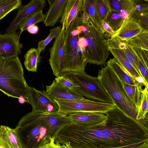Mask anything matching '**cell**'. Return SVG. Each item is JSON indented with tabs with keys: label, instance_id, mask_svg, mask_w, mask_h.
I'll return each mask as SVG.
<instances>
[{
	"label": "cell",
	"instance_id": "ac0fdd59",
	"mask_svg": "<svg viewBox=\"0 0 148 148\" xmlns=\"http://www.w3.org/2000/svg\"><path fill=\"white\" fill-rule=\"evenodd\" d=\"M110 10L118 13L124 19L132 17L135 8L134 0H107Z\"/></svg>",
	"mask_w": 148,
	"mask_h": 148
},
{
	"label": "cell",
	"instance_id": "9c48e42d",
	"mask_svg": "<svg viewBox=\"0 0 148 148\" xmlns=\"http://www.w3.org/2000/svg\"><path fill=\"white\" fill-rule=\"evenodd\" d=\"M29 103L32 108V111L43 112H58V106L45 92L40 91L28 85L27 87Z\"/></svg>",
	"mask_w": 148,
	"mask_h": 148
},
{
	"label": "cell",
	"instance_id": "2e32d148",
	"mask_svg": "<svg viewBox=\"0 0 148 148\" xmlns=\"http://www.w3.org/2000/svg\"><path fill=\"white\" fill-rule=\"evenodd\" d=\"M83 0H67L59 22L66 30L81 11Z\"/></svg>",
	"mask_w": 148,
	"mask_h": 148
},
{
	"label": "cell",
	"instance_id": "6da1fadb",
	"mask_svg": "<svg viewBox=\"0 0 148 148\" xmlns=\"http://www.w3.org/2000/svg\"><path fill=\"white\" fill-rule=\"evenodd\" d=\"M105 114L107 119L102 125H66L57 134L56 141L71 148H114L148 140V129L116 107Z\"/></svg>",
	"mask_w": 148,
	"mask_h": 148
},
{
	"label": "cell",
	"instance_id": "8992f818",
	"mask_svg": "<svg viewBox=\"0 0 148 148\" xmlns=\"http://www.w3.org/2000/svg\"><path fill=\"white\" fill-rule=\"evenodd\" d=\"M81 22L83 25L81 34L87 43L85 54L87 63L104 64L110 54L106 39L90 19L87 22Z\"/></svg>",
	"mask_w": 148,
	"mask_h": 148
},
{
	"label": "cell",
	"instance_id": "ab89813d",
	"mask_svg": "<svg viewBox=\"0 0 148 148\" xmlns=\"http://www.w3.org/2000/svg\"><path fill=\"white\" fill-rule=\"evenodd\" d=\"M139 70L143 77L147 83H148V69H147L143 64L138 60Z\"/></svg>",
	"mask_w": 148,
	"mask_h": 148
},
{
	"label": "cell",
	"instance_id": "681fc988",
	"mask_svg": "<svg viewBox=\"0 0 148 148\" xmlns=\"http://www.w3.org/2000/svg\"><path fill=\"white\" fill-rule=\"evenodd\" d=\"M0 148H3L0 145Z\"/></svg>",
	"mask_w": 148,
	"mask_h": 148
},
{
	"label": "cell",
	"instance_id": "7c38bea8",
	"mask_svg": "<svg viewBox=\"0 0 148 148\" xmlns=\"http://www.w3.org/2000/svg\"><path fill=\"white\" fill-rule=\"evenodd\" d=\"M21 34L16 32L0 34V54L5 58L18 57L23 46L20 42Z\"/></svg>",
	"mask_w": 148,
	"mask_h": 148
},
{
	"label": "cell",
	"instance_id": "f546056e",
	"mask_svg": "<svg viewBox=\"0 0 148 148\" xmlns=\"http://www.w3.org/2000/svg\"><path fill=\"white\" fill-rule=\"evenodd\" d=\"M95 8L99 25L105 21L110 9L107 0H95Z\"/></svg>",
	"mask_w": 148,
	"mask_h": 148
},
{
	"label": "cell",
	"instance_id": "4316f807",
	"mask_svg": "<svg viewBox=\"0 0 148 148\" xmlns=\"http://www.w3.org/2000/svg\"><path fill=\"white\" fill-rule=\"evenodd\" d=\"M127 43L132 48L148 50V30L134 36Z\"/></svg>",
	"mask_w": 148,
	"mask_h": 148
},
{
	"label": "cell",
	"instance_id": "83f0119b",
	"mask_svg": "<svg viewBox=\"0 0 148 148\" xmlns=\"http://www.w3.org/2000/svg\"><path fill=\"white\" fill-rule=\"evenodd\" d=\"M81 12L86 13L94 26L99 29L95 8V0H83Z\"/></svg>",
	"mask_w": 148,
	"mask_h": 148
},
{
	"label": "cell",
	"instance_id": "836d02e7",
	"mask_svg": "<svg viewBox=\"0 0 148 148\" xmlns=\"http://www.w3.org/2000/svg\"><path fill=\"white\" fill-rule=\"evenodd\" d=\"M135 3L132 16L148 15V0H134Z\"/></svg>",
	"mask_w": 148,
	"mask_h": 148
},
{
	"label": "cell",
	"instance_id": "30bf717a",
	"mask_svg": "<svg viewBox=\"0 0 148 148\" xmlns=\"http://www.w3.org/2000/svg\"><path fill=\"white\" fill-rule=\"evenodd\" d=\"M65 34V29L62 28L49 48V61L53 74L56 77L60 75L63 71Z\"/></svg>",
	"mask_w": 148,
	"mask_h": 148
},
{
	"label": "cell",
	"instance_id": "603a6c76",
	"mask_svg": "<svg viewBox=\"0 0 148 148\" xmlns=\"http://www.w3.org/2000/svg\"><path fill=\"white\" fill-rule=\"evenodd\" d=\"M109 50L116 61L129 75L134 79L140 76L132 64L122 56L117 50L110 49Z\"/></svg>",
	"mask_w": 148,
	"mask_h": 148
},
{
	"label": "cell",
	"instance_id": "e0dca14e",
	"mask_svg": "<svg viewBox=\"0 0 148 148\" xmlns=\"http://www.w3.org/2000/svg\"><path fill=\"white\" fill-rule=\"evenodd\" d=\"M67 0H47L49 5L45 14L44 23L45 26H54L61 17Z\"/></svg>",
	"mask_w": 148,
	"mask_h": 148
},
{
	"label": "cell",
	"instance_id": "b9f144b4",
	"mask_svg": "<svg viewBox=\"0 0 148 148\" xmlns=\"http://www.w3.org/2000/svg\"><path fill=\"white\" fill-rule=\"evenodd\" d=\"M136 81L139 84L143 86H146L148 83H147L144 78L141 76H139L135 79Z\"/></svg>",
	"mask_w": 148,
	"mask_h": 148
},
{
	"label": "cell",
	"instance_id": "f907efd6",
	"mask_svg": "<svg viewBox=\"0 0 148 148\" xmlns=\"http://www.w3.org/2000/svg\"><path fill=\"white\" fill-rule=\"evenodd\" d=\"M148 148V147H147V148Z\"/></svg>",
	"mask_w": 148,
	"mask_h": 148
},
{
	"label": "cell",
	"instance_id": "9a60e30c",
	"mask_svg": "<svg viewBox=\"0 0 148 148\" xmlns=\"http://www.w3.org/2000/svg\"><path fill=\"white\" fill-rule=\"evenodd\" d=\"M145 30L133 18L123 20L119 29L114 32L110 38H116L127 42L132 38Z\"/></svg>",
	"mask_w": 148,
	"mask_h": 148
},
{
	"label": "cell",
	"instance_id": "d6986e66",
	"mask_svg": "<svg viewBox=\"0 0 148 148\" xmlns=\"http://www.w3.org/2000/svg\"><path fill=\"white\" fill-rule=\"evenodd\" d=\"M45 113L46 118L52 129L55 137L61 129L72 123L68 115L61 114L58 112Z\"/></svg>",
	"mask_w": 148,
	"mask_h": 148
},
{
	"label": "cell",
	"instance_id": "1f68e13d",
	"mask_svg": "<svg viewBox=\"0 0 148 148\" xmlns=\"http://www.w3.org/2000/svg\"><path fill=\"white\" fill-rule=\"evenodd\" d=\"M124 20L117 12L110 10L105 21L115 32L120 28Z\"/></svg>",
	"mask_w": 148,
	"mask_h": 148
},
{
	"label": "cell",
	"instance_id": "74e56055",
	"mask_svg": "<svg viewBox=\"0 0 148 148\" xmlns=\"http://www.w3.org/2000/svg\"><path fill=\"white\" fill-rule=\"evenodd\" d=\"M132 49L136 55L138 60L141 62L146 68L148 69V64L146 63L144 59L142 52V50L134 48H132Z\"/></svg>",
	"mask_w": 148,
	"mask_h": 148
},
{
	"label": "cell",
	"instance_id": "ee69618b",
	"mask_svg": "<svg viewBox=\"0 0 148 148\" xmlns=\"http://www.w3.org/2000/svg\"><path fill=\"white\" fill-rule=\"evenodd\" d=\"M142 52L144 59L148 64V50H142Z\"/></svg>",
	"mask_w": 148,
	"mask_h": 148
},
{
	"label": "cell",
	"instance_id": "5bb4252c",
	"mask_svg": "<svg viewBox=\"0 0 148 148\" xmlns=\"http://www.w3.org/2000/svg\"><path fill=\"white\" fill-rule=\"evenodd\" d=\"M45 92L53 100H80L86 98L75 90L60 85L54 79L51 85L46 86Z\"/></svg>",
	"mask_w": 148,
	"mask_h": 148
},
{
	"label": "cell",
	"instance_id": "ba28073f",
	"mask_svg": "<svg viewBox=\"0 0 148 148\" xmlns=\"http://www.w3.org/2000/svg\"><path fill=\"white\" fill-rule=\"evenodd\" d=\"M54 100L58 107V112L65 115L79 112L105 114L116 107L113 103L97 101L86 98L80 100Z\"/></svg>",
	"mask_w": 148,
	"mask_h": 148
},
{
	"label": "cell",
	"instance_id": "bcb514c9",
	"mask_svg": "<svg viewBox=\"0 0 148 148\" xmlns=\"http://www.w3.org/2000/svg\"><path fill=\"white\" fill-rule=\"evenodd\" d=\"M18 102L21 103H23L26 102V101L24 98L21 96L18 98Z\"/></svg>",
	"mask_w": 148,
	"mask_h": 148
},
{
	"label": "cell",
	"instance_id": "7dc6e473",
	"mask_svg": "<svg viewBox=\"0 0 148 148\" xmlns=\"http://www.w3.org/2000/svg\"><path fill=\"white\" fill-rule=\"evenodd\" d=\"M58 143L59 144V146L60 148H71V147H69L67 146H66V145H61V144H60L59 143Z\"/></svg>",
	"mask_w": 148,
	"mask_h": 148
},
{
	"label": "cell",
	"instance_id": "ffe728a7",
	"mask_svg": "<svg viewBox=\"0 0 148 148\" xmlns=\"http://www.w3.org/2000/svg\"><path fill=\"white\" fill-rule=\"evenodd\" d=\"M106 64L111 69L122 82L132 85L139 84L127 73L114 58L110 59L106 62Z\"/></svg>",
	"mask_w": 148,
	"mask_h": 148
},
{
	"label": "cell",
	"instance_id": "7402d4cb",
	"mask_svg": "<svg viewBox=\"0 0 148 148\" xmlns=\"http://www.w3.org/2000/svg\"><path fill=\"white\" fill-rule=\"evenodd\" d=\"M24 64L29 71L36 72L38 64L40 61V56L37 49L32 48L24 56Z\"/></svg>",
	"mask_w": 148,
	"mask_h": 148
},
{
	"label": "cell",
	"instance_id": "d590c367",
	"mask_svg": "<svg viewBox=\"0 0 148 148\" xmlns=\"http://www.w3.org/2000/svg\"><path fill=\"white\" fill-rule=\"evenodd\" d=\"M99 29L105 39H109L115 32L105 21L99 25Z\"/></svg>",
	"mask_w": 148,
	"mask_h": 148
},
{
	"label": "cell",
	"instance_id": "44dd1931",
	"mask_svg": "<svg viewBox=\"0 0 148 148\" xmlns=\"http://www.w3.org/2000/svg\"><path fill=\"white\" fill-rule=\"evenodd\" d=\"M0 141L7 143L11 148H22L14 129L7 126H0Z\"/></svg>",
	"mask_w": 148,
	"mask_h": 148
},
{
	"label": "cell",
	"instance_id": "52a82bcc",
	"mask_svg": "<svg viewBox=\"0 0 148 148\" xmlns=\"http://www.w3.org/2000/svg\"><path fill=\"white\" fill-rule=\"evenodd\" d=\"M60 75L65 76L76 85L74 90L82 96L91 100L114 104L97 77H92L85 72L64 71Z\"/></svg>",
	"mask_w": 148,
	"mask_h": 148
},
{
	"label": "cell",
	"instance_id": "8d00e7d4",
	"mask_svg": "<svg viewBox=\"0 0 148 148\" xmlns=\"http://www.w3.org/2000/svg\"><path fill=\"white\" fill-rule=\"evenodd\" d=\"M133 18L144 29L148 30V15H133Z\"/></svg>",
	"mask_w": 148,
	"mask_h": 148
},
{
	"label": "cell",
	"instance_id": "60d3db41",
	"mask_svg": "<svg viewBox=\"0 0 148 148\" xmlns=\"http://www.w3.org/2000/svg\"><path fill=\"white\" fill-rule=\"evenodd\" d=\"M27 30L30 34H36L38 32L39 28L37 25H34L29 26Z\"/></svg>",
	"mask_w": 148,
	"mask_h": 148
},
{
	"label": "cell",
	"instance_id": "e575fe53",
	"mask_svg": "<svg viewBox=\"0 0 148 148\" xmlns=\"http://www.w3.org/2000/svg\"><path fill=\"white\" fill-rule=\"evenodd\" d=\"M54 80L60 85L71 90H75L77 87L72 81L64 75L56 77Z\"/></svg>",
	"mask_w": 148,
	"mask_h": 148
},
{
	"label": "cell",
	"instance_id": "3957f363",
	"mask_svg": "<svg viewBox=\"0 0 148 148\" xmlns=\"http://www.w3.org/2000/svg\"><path fill=\"white\" fill-rule=\"evenodd\" d=\"M79 14L65 30L63 72H85L87 63L85 57L87 43L81 34V21Z\"/></svg>",
	"mask_w": 148,
	"mask_h": 148
},
{
	"label": "cell",
	"instance_id": "cb8c5ba5",
	"mask_svg": "<svg viewBox=\"0 0 148 148\" xmlns=\"http://www.w3.org/2000/svg\"><path fill=\"white\" fill-rule=\"evenodd\" d=\"M123 87L128 97L138 110L140 105L143 86L139 84L132 85L122 82Z\"/></svg>",
	"mask_w": 148,
	"mask_h": 148
},
{
	"label": "cell",
	"instance_id": "d4e9b609",
	"mask_svg": "<svg viewBox=\"0 0 148 148\" xmlns=\"http://www.w3.org/2000/svg\"><path fill=\"white\" fill-rule=\"evenodd\" d=\"M45 14L43 10H40L28 16L23 20L19 24L18 29H20V33L27 29L29 26L35 25L40 22H44Z\"/></svg>",
	"mask_w": 148,
	"mask_h": 148
},
{
	"label": "cell",
	"instance_id": "484cf974",
	"mask_svg": "<svg viewBox=\"0 0 148 148\" xmlns=\"http://www.w3.org/2000/svg\"><path fill=\"white\" fill-rule=\"evenodd\" d=\"M148 86L147 84L141 92L140 105L138 108L136 119L138 121L148 120Z\"/></svg>",
	"mask_w": 148,
	"mask_h": 148
},
{
	"label": "cell",
	"instance_id": "5b68a950",
	"mask_svg": "<svg viewBox=\"0 0 148 148\" xmlns=\"http://www.w3.org/2000/svg\"><path fill=\"white\" fill-rule=\"evenodd\" d=\"M97 78L117 108L143 125L147 126V120H137L138 109L127 96L122 82L110 68L107 66L102 67Z\"/></svg>",
	"mask_w": 148,
	"mask_h": 148
},
{
	"label": "cell",
	"instance_id": "c3c4849f",
	"mask_svg": "<svg viewBox=\"0 0 148 148\" xmlns=\"http://www.w3.org/2000/svg\"><path fill=\"white\" fill-rule=\"evenodd\" d=\"M5 0H0V4L3 2Z\"/></svg>",
	"mask_w": 148,
	"mask_h": 148
},
{
	"label": "cell",
	"instance_id": "4fadbf2b",
	"mask_svg": "<svg viewBox=\"0 0 148 148\" xmlns=\"http://www.w3.org/2000/svg\"><path fill=\"white\" fill-rule=\"evenodd\" d=\"M67 115L72 123L89 127L103 125L107 119L106 115L99 113L79 112Z\"/></svg>",
	"mask_w": 148,
	"mask_h": 148
},
{
	"label": "cell",
	"instance_id": "d6a6232c",
	"mask_svg": "<svg viewBox=\"0 0 148 148\" xmlns=\"http://www.w3.org/2000/svg\"><path fill=\"white\" fill-rule=\"evenodd\" d=\"M62 26H58L50 29L49 34L47 37L44 40L40 41L38 42L37 49L39 54L52 39L59 34L62 29Z\"/></svg>",
	"mask_w": 148,
	"mask_h": 148
},
{
	"label": "cell",
	"instance_id": "f35d334b",
	"mask_svg": "<svg viewBox=\"0 0 148 148\" xmlns=\"http://www.w3.org/2000/svg\"><path fill=\"white\" fill-rule=\"evenodd\" d=\"M147 147L148 140H146L128 146L114 148H146Z\"/></svg>",
	"mask_w": 148,
	"mask_h": 148
},
{
	"label": "cell",
	"instance_id": "8fae6325",
	"mask_svg": "<svg viewBox=\"0 0 148 148\" xmlns=\"http://www.w3.org/2000/svg\"><path fill=\"white\" fill-rule=\"evenodd\" d=\"M46 5L45 0H32L25 5H21L6 31V33L16 32L20 23L25 18L40 10L44 9Z\"/></svg>",
	"mask_w": 148,
	"mask_h": 148
},
{
	"label": "cell",
	"instance_id": "7a4b0ae2",
	"mask_svg": "<svg viewBox=\"0 0 148 148\" xmlns=\"http://www.w3.org/2000/svg\"><path fill=\"white\" fill-rule=\"evenodd\" d=\"M14 130L22 148H42L54 142L56 138L43 112L28 113Z\"/></svg>",
	"mask_w": 148,
	"mask_h": 148
},
{
	"label": "cell",
	"instance_id": "f6af8a7d",
	"mask_svg": "<svg viewBox=\"0 0 148 148\" xmlns=\"http://www.w3.org/2000/svg\"><path fill=\"white\" fill-rule=\"evenodd\" d=\"M0 145L3 148H11L10 146L7 143L0 141Z\"/></svg>",
	"mask_w": 148,
	"mask_h": 148
},
{
	"label": "cell",
	"instance_id": "f1b7e54d",
	"mask_svg": "<svg viewBox=\"0 0 148 148\" xmlns=\"http://www.w3.org/2000/svg\"><path fill=\"white\" fill-rule=\"evenodd\" d=\"M117 50L132 64L140 75L143 77L140 71L138 59L132 48L128 45V43L121 49Z\"/></svg>",
	"mask_w": 148,
	"mask_h": 148
},
{
	"label": "cell",
	"instance_id": "277c9868",
	"mask_svg": "<svg viewBox=\"0 0 148 148\" xmlns=\"http://www.w3.org/2000/svg\"><path fill=\"white\" fill-rule=\"evenodd\" d=\"M28 85L18 57L5 58L0 54V90L8 97L28 100Z\"/></svg>",
	"mask_w": 148,
	"mask_h": 148
},
{
	"label": "cell",
	"instance_id": "7bdbcfd3",
	"mask_svg": "<svg viewBox=\"0 0 148 148\" xmlns=\"http://www.w3.org/2000/svg\"><path fill=\"white\" fill-rule=\"evenodd\" d=\"M42 148H60L58 143L54 142L47 145Z\"/></svg>",
	"mask_w": 148,
	"mask_h": 148
},
{
	"label": "cell",
	"instance_id": "4dcf8cb0",
	"mask_svg": "<svg viewBox=\"0 0 148 148\" xmlns=\"http://www.w3.org/2000/svg\"><path fill=\"white\" fill-rule=\"evenodd\" d=\"M20 0H5L0 4V20L10 12L21 5Z\"/></svg>",
	"mask_w": 148,
	"mask_h": 148
}]
</instances>
